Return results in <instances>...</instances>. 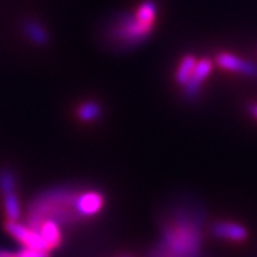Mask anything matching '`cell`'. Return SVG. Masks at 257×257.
<instances>
[{"label": "cell", "instance_id": "1", "mask_svg": "<svg viewBox=\"0 0 257 257\" xmlns=\"http://www.w3.org/2000/svg\"><path fill=\"white\" fill-rule=\"evenodd\" d=\"M77 194L69 187H55L39 194L29 207V226L37 230L46 220L56 221L62 226L82 219L76 210Z\"/></svg>", "mask_w": 257, "mask_h": 257}, {"label": "cell", "instance_id": "2", "mask_svg": "<svg viewBox=\"0 0 257 257\" xmlns=\"http://www.w3.org/2000/svg\"><path fill=\"white\" fill-rule=\"evenodd\" d=\"M156 2L145 0L135 12V15L120 19L111 35L124 45H138L150 35L156 22Z\"/></svg>", "mask_w": 257, "mask_h": 257}, {"label": "cell", "instance_id": "3", "mask_svg": "<svg viewBox=\"0 0 257 257\" xmlns=\"http://www.w3.org/2000/svg\"><path fill=\"white\" fill-rule=\"evenodd\" d=\"M202 247V231L190 221L179 220L163 231L162 250L173 257H196Z\"/></svg>", "mask_w": 257, "mask_h": 257}, {"label": "cell", "instance_id": "4", "mask_svg": "<svg viewBox=\"0 0 257 257\" xmlns=\"http://www.w3.org/2000/svg\"><path fill=\"white\" fill-rule=\"evenodd\" d=\"M6 230L9 231L10 236H13L15 239L20 241L22 244H25L26 247L46 248V250H49L43 237L40 236V233L37 230L32 229L30 226H25V224L19 223L18 220H9L6 223Z\"/></svg>", "mask_w": 257, "mask_h": 257}, {"label": "cell", "instance_id": "5", "mask_svg": "<svg viewBox=\"0 0 257 257\" xmlns=\"http://www.w3.org/2000/svg\"><path fill=\"white\" fill-rule=\"evenodd\" d=\"M210 233L217 239L231 241H244L248 237L247 227L234 221H216L210 226Z\"/></svg>", "mask_w": 257, "mask_h": 257}, {"label": "cell", "instance_id": "6", "mask_svg": "<svg viewBox=\"0 0 257 257\" xmlns=\"http://www.w3.org/2000/svg\"><path fill=\"white\" fill-rule=\"evenodd\" d=\"M216 62L224 70L244 74V76H251V77L257 76L256 64L250 63L247 60L240 59L236 55H231V53H227V52H223V53H219L216 56Z\"/></svg>", "mask_w": 257, "mask_h": 257}, {"label": "cell", "instance_id": "7", "mask_svg": "<svg viewBox=\"0 0 257 257\" xmlns=\"http://www.w3.org/2000/svg\"><path fill=\"white\" fill-rule=\"evenodd\" d=\"M104 197L99 192H83L77 194L76 210L80 217H92L101 210Z\"/></svg>", "mask_w": 257, "mask_h": 257}, {"label": "cell", "instance_id": "8", "mask_svg": "<svg viewBox=\"0 0 257 257\" xmlns=\"http://www.w3.org/2000/svg\"><path fill=\"white\" fill-rule=\"evenodd\" d=\"M211 69V62L209 59H202L196 63V67H194V72H193L192 77L189 79V82L184 84V93L189 99H194L196 94L199 93L202 84L204 83V80L209 77Z\"/></svg>", "mask_w": 257, "mask_h": 257}, {"label": "cell", "instance_id": "9", "mask_svg": "<svg viewBox=\"0 0 257 257\" xmlns=\"http://www.w3.org/2000/svg\"><path fill=\"white\" fill-rule=\"evenodd\" d=\"M37 231H39V233H40V236L43 237V240H45V243L47 244L49 250L57 247V246L60 244V241H62L60 226H59L56 221H52V220L43 221V223L39 226Z\"/></svg>", "mask_w": 257, "mask_h": 257}, {"label": "cell", "instance_id": "10", "mask_svg": "<svg viewBox=\"0 0 257 257\" xmlns=\"http://www.w3.org/2000/svg\"><path fill=\"white\" fill-rule=\"evenodd\" d=\"M23 29H25L26 36L33 43H36L39 46H43L47 43V32L40 23H37L35 20H26L23 25Z\"/></svg>", "mask_w": 257, "mask_h": 257}, {"label": "cell", "instance_id": "11", "mask_svg": "<svg viewBox=\"0 0 257 257\" xmlns=\"http://www.w3.org/2000/svg\"><path fill=\"white\" fill-rule=\"evenodd\" d=\"M196 63H197V60H196L194 56L189 55L183 57V60L180 62L177 70H176V82L182 84V86H184L186 83L189 82V79L192 77L193 72H194Z\"/></svg>", "mask_w": 257, "mask_h": 257}, {"label": "cell", "instance_id": "12", "mask_svg": "<svg viewBox=\"0 0 257 257\" xmlns=\"http://www.w3.org/2000/svg\"><path fill=\"white\" fill-rule=\"evenodd\" d=\"M3 194H5V211H6L8 219L10 221L19 220L22 210H20V204H19L18 196H16V190L3 193Z\"/></svg>", "mask_w": 257, "mask_h": 257}, {"label": "cell", "instance_id": "13", "mask_svg": "<svg viewBox=\"0 0 257 257\" xmlns=\"http://www.w3.org/2000/svg\"><path fill=\"white\" fill-rule=\"evenodd\" d=\"M100 104L96 103V101H86V103L80 104V107L77 109V116L83 121H90V120L97 119L100 116Z\"/></svg>", "mask_w": 257, "mask_h": 257}, {"label": "cell", "instance_id": "14", "mask_svg": "<svg viewBox=\"0 0 257 257\" xmlns=\"http://www.w3.org/2000/svg\"><path fill=\"white\" fill-rule=\"evenodd\" d=\"M0 190H2V193L16 190V180H15V176L10 170H3L0 173Z\"/></svg>", "mask_w": 257, "mask_h": 257}, {"label": "cell", "instance_id": "15", "mask_svg": "<svg viewBox=\"0 0 257 257\" xmlns=\"http://www.w3.org/2000/svg\"><path fill=\"white\" fill-rule=\"evenodd\" d=\"M15 257H49V250L46 248L25 247L18 251Z\"/></svg>", "mask_w": 257, "mask_h": 257}, {"label": "cell", "instance_id": "16", "mask_svg": "<svg viewBox=\"0 0 257 257\" xmlns=\"http://www.w3.org/2000/svg\"><path fill=\"white\" fill-rule=\"evenodd\" d=\"M248 113H250L254 119H257V103H253V104L248 106Z\"/></svg>", "mask_w": 257, "mask_h": 257}, {"label": "cell", "instance_id": "17", "mask_svg": "<svg viewBox=\"0 0 257 257\" xmlns=\"http://www.w3.org/2000/svg\"><path fill=\"white\" fill-rule=\"evenodd\" d=\"M0 257H15V254L8 250H0Z\"/></svg>", "mask_w": 257, "mask_h": 257}]
</instances>
